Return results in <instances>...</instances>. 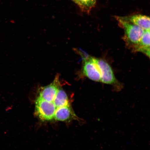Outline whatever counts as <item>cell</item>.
Returning a JSON list of instances; mask_svg holds the SVG:
<instances>
[{"instance_id":"6da1fadb","label":"cell","mask_w":150,"mask_h":150,"mask_svg":"<svg viewBox=\"0 0 150 150\" xmlns=\"http://www.w3.org/2000/svg\"><path fill=\"white\" fill-rule=\"evenodd\" d=\"M117 19L124 30L123 40L127 46L132 50L139 42L145 30L130 22Z\"/></svg>"},{"instance_id":"7a4b0ae2","label":"cell","mask_w":150,"mask_h":150,"mask_svg":"<svg viewBox=\"0 0 150 150\" xmlns=\"http://www.w3.org/2000/svg\"><path fill=\"white\" fill-rule=\"evenodd\" d=\"M91 57L99 67L101 75L100 82L113 85L117 88V90H120L122 87L116 79L111 67L107 62L92 56Z\"/></svg>"},{"instance_id":"3957f363","label":"cell","mask_w":150,"mask_h":150,"mask_svg":"<svg viewBox=\"0 0 150 150\" xmlns=\"http://www.w3.org/2000/svg\"><path fill=\"white\" fill-rule=\"evenodd\" d=\"M56 109L53 102H48L39 97L35 101V115L42 121H50L53 119Z\"/></svg>"},{"instance_id":"277c9868","label":"cell","mask_w":150,"mask_h":150,"mask_svg":"<svg viewBox=\"0 0 150 150\" xmlns=\"http://www.w3.org/2000/svg\"><path fill=\"white\" fill-rule=\"evenodd\" d=\"M82 73L84 76L93 81H101L99 67L92 59L91 56H87L83 59Z\"/></svg>"},{"instance_id":"5b68a950","label":"cell","mask_w":150,"mask_h":150,"mask_svg":"<svg viewBox=\"0 0 150 150\" xmlns=\"http://www.w3.org/2000/svg\"><path fill=\"white\" fill-rule=\"evenodd\" d=\"M59 76L57 75L51 83L40 88L38 97L48 102H53L59 88Z\"/></svg>"},{"instance_id":"8992f818","label":"cell","mask_w":150,"mask_h":150,"mask_svg":"<svg viewBox=\"0 0 150 150\" xmlns=\"http://www.w3.org/2000/svg\"><path fill=\"white\" fill-rule=\"evenodd\" d=\"M54 118L59 121H70L76 120L81 123H84L83 120L80 119L74 113L70 105L56 108Z\"/></svg>"},{"instance_id":"52a82bcc","label":"cell","mask_w":150,"mask_h":150,"mask_svg":"<svg viewBox=\"0 0 150 150\" xmlns=\"http://www.w3.org/2000/svg\"><path fill=\"white\" fill-rule=\"evenodd\" d=\"M116 18L130 22L145 30H150V18L145 15L136 14L125 17L117 16Z\"/></svg>"},{"instance_id":"ba28073f","label":"cell","mask_w":150,"mask_h":150,"mask_svg":"<svg viewBox=\"0 0 150 150\" xmlns=\"http://www.w3.org/2000/svg\"><path fill=\"white\" fill-rule=\"evenodd\" d=\"M150 30H145L138 44L132 50L133 52H139L150 57Z\"/></svg>"},{"instance_id":"9c48e42d","label":"cell","mask_w":150,"mask_h":150,"mask_svg":"<svg viewBox=\"0 0 150 150\" xmlns=\"http://www.w3.org/2000/svg\"><path fill=\"white\" fill-rule=\"evenodd\" d=\"M53 102L56 108L70 105L67 93L60 88L58 90Z\"/></svg>"},{"instance_id":"30bf717a","label":"cell","mask_w":150,"mask_h":150,"mask_svg":"<svg viewBox=\"0 0 150 150\" xmlns=\"http://www.w3.org/2000/svg\"><path fill=\"white\" fill-rule=\"evenodd\" d=\"M83 12L89 13L95 6L97 0H72Z\"/></svg>"}]
</instances>
